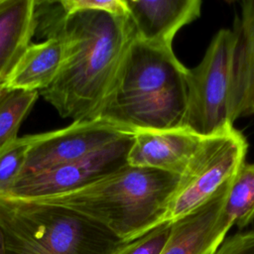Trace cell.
I'll list each match as a JSON object with an SVG mask.
<instances>
[{
    "label": "cell",
    "mask_w": 254,
    "mask_h": 254,
    "mask_svg": "<svg viewBox=\"0 0 254 254\" xmlns=\"http://www.w3.org/2000/svg\"><path fill=\"white\" fill-rule=\"evenodd\" d=\"M133 133L109 121H73L68 126L28 136L29 147L22 176L49 170L85 158Z\"/></svg>",
    "instance_id": "ba28073f"
},
{
    "label": "cell",
    "mask_w": 254,
    "mask_h": 254,
    "mask_svg": "<svg viewBox=\"0 0 254 254\" xmlns=\"http://www.w3.org/2000/svg\"><path fill=\"white\" fill-rule=\"evenodd\" d=\"M6 90V88L4 87V84L3 82H0V96L3 94V92Z\"/></svg>",
    "instance_id": "44dd1931"
},
{
    "label": "cell",
    "mask_w": 254,
    "mask_h": 254,
    "mask_svg": "<svg viewBox=\"0 0 254 254\" xmlns=\"http://www.w3.org/2000/svg\"><path fill=\"white\" fill-rule=\"evenodd\" d=\"M3 2H4V0H0V6L2 5V3H3Z\"/></svg>",
    "instance_id": "603a6c76"
},
{
    "label": "cell",
    "mask_w": 254,
    "mask_h": 254,
    "mask_svg": "<svg viewBox=\"0 0 254 254\" xmlns=\"http://www.w3.org/2000/svg\"><path fill=\"white\" fill-rule=\"evenodd\" d=\"M233 178L207 202L171 223L168 240L160 254H214L217 251L233 226L225 211Z\"/></svg>",
    "instance_id": "9c48e42d"
},
{
    "label": "cell",
    "mask_w": 254,
    "mask_h": 254,
    "mask_svg": "<svg viewBox=\"0 0 254 254\" xmlns=\"http://www.w3.org/2000/svg\"><path fill=\"white\" fill-rule=\"evenodd\" d=\"M225 211L233 225L240 229L254 221V163H244L234 176Z\"/></svg>",
    "instance_id": "2e32d148"
},
{
    "label": "cell",
    "mask_w": 254,
    "mask_h": 254,
    "mask_svg": "<svg viewBox=\"0 0 254 254\" xmlns=\"http://www.w3.org/2000/svg\"><path fill=\"white\" fill-rule=\"evenodd\" d=\"M187 71L173 48L135 38L98 118L133 134L181 127Z\"/></svg>",
    "instance_id": "7a4b0ae2"
},
{
    "label": "cell",
    "mask_w": 254,
    "mask_h": 254,
    "mask_svg": "<svg viewBox=\"0 0 254 254\" xmlns=\"http://www.w3.org/2000/svg\"><path fill=\"white\" fill-rule=\"evenodd\" d=\"M234 43L232 30H219L200 63L188 68L187 108L181 127L206 137L232 125L229 93Z\"/></svg>",
    "instance_id": "8992f818"
},
{
    "label": "cell",
    "mask_w": 254,
    "mask_h": 254,
    "mask_svg": "<svg viewBox=\"0 0 254 254\" xmlns=\"http://www.w3.org/2000/svg\"><path fill=\"white\" fill-rule=\"evenodd\" d=\"M64 60V45L55 35L30 44L3 81L6 89L42 91L56 79Z\"/></svg>",
    "instance_id": "4fadbf2b"
},
{
    "label": "cell",
    "mask_w": 254,
    "mask_h": 254,
    "mask_svg": "<svg viewBox=\"0 0 254 254\" xmlns=\"http://www.w3.org/2000/svg\"><path fill=\"white\" fill-rule=\"evenodd\" d=\"M29 147L28 136L18 138L0 153V193L22 174Z\"/></svg>",
    "instance_id": "e0dca14e"
},
{
    "label": "cell",
    "mask_w": 254,
    "mask_h": 254,
    "mask_svg": "<svg viewBox=\"0 0 254 254\" xmlns=\"http://www.w3.org/2000/svg\"><path fill=\"white\" fill-rule=\"evenodd\" d=\"M171 230V223H165L150 232L125 243L115 254H160Z\"/></svg>",
    "instance_id": "ac0fdd59"
},
{
    "label": "cell",
    "mask_w": 254,
    "mask_h": 254,
    "mask_svg": "<svg viewBox=\"0 0 254 254\" xmlns=\"http://www.w3.org/2000/svg\"><path fill=\"white\" fill-rule=\"evenodd\" d=\"M64 13L77 11H101L114 15L128 13L125 0H60Z\"/></svg>",
    "instance_id": "d6986e66"
},
{
    "label": "cell",
    "mask_w": 254,
    "mask_h": 254,
    "mask_svg": "<svg viewBox=\"0 0 254 254\" xmlns=\"http://www.w3.org/2000/svg\"><path fill=\"white\" fill-rule=\"evenodd\" d=\"M0 229L5 254H115L129 242L68 207L3 196Z\"/></svg>",
    "instance_id": "277c9868"
},
{
    "label": "cell",
    "mask_w": 254,
    "mask_h": 254,
    "mask_svg": "<svg viewBox=\"0 0 254 254\" xmlns=\"http://www.w3.org/2000/svg\"><path fill=\"white\" fill-rule=\"evenodd\" d=\"M251 114H254V102H253V105H252V110H251Z\"/></svg>",
    "instance_id": "7402d4cb"
},
{
    "label": "cell",
    "mask_w": 254,
    "mask_h": 254,
    "mask_svg": "<svg viewBox=\"0 0 254 254\" xmlns=\"http://www.w3.org/2000/svg\"><path fill=\"white\" fill-rule=\"evenodd\" d=\"M133 135H127L80 160L19 177L0 196L34 200L81 189L128 165Z\"/></svg>",
    "instance_id": "52a82bcc"
},
{
    "label": "cell",
    "mask_w": 254,
    "mask_h": 254,
    "mask_svg": "<svg viewBox=\"0 0 254 254\" xmlns=\"http://www.w3.org/2000/svg\"><path fill=\"white\" fill-rule=\"evenodd\" d=\"M235 43L231 64L229 120L250 115L254 102V0L241 3V17L233 28Z\"/></svg>",
    "instance_id": "7c38bea8"
},
{
    "label": "cell",
    "mask_w": 254,
    "mask_h": 254,
    "mask_svg": "<svg viewBox=\"0 0 254 254\" xmlns=\"http://www.w3.org/2000/svg\"><path fill=\"white\" fill-rule=\"evenodd\" d=\"M248 144L233 125L203 138L169 202L165 223H173L207 202L245 163Z\"/></svg>",
    "instance_id": "5b68a950"
},
{
    "label": "cell",
    "mask_w": 254,
    "mask_h": 254,
    "mask_svg": "<svg viewBox=\"0 0 254 254\" xmlns=\"http://www.w3.org/2000/svg\"><path fill=\"white\" fill-rule=\"evenodd\" d=\"M37 31L36 0H4L0 6V82Z\"/></svg>",
    "instance_id": "5bb4252c"
},
{
    "label": "cell",
    "mask_w": 254,
    "mask_h": 254,
    "mask_svg": "<svg viewBox=\"0 0 254 254\" xmlns=\"http://www.w3.org/2000/svg\"><path fill=\"white\" fill-rule=\"evenodd\" d=\"M180 177L128 164L76 190L34 200L73 209L132 241L165 224Z\"/></svg>",
    "instance_id": "3957f363"
},
{
    "label": "cell",
    "mask_w": 254,
    "mask_h": 254,
    "mask_svg": "<svg viewBox=\"0 0 254 254\" xmlns=\"http://www.w3.org/2000/svg\"><path fill=\"white\" fill-rule=\"evenodd\" d=\"M39 94L38 91L6 89L0 96V153L19 138L20 126Z\"/></svg>",
    "instance_id": "9a60e30c"
},
{
    "label": "cell",
    "mask_w": 254,
    "mask_h": 254,
    "mask_svg": "<svg viewBox=\"0 0 254 254\" xmlns=\"http://www.w3.org/2000/svg\"><path fill=\"white\" fill-rule=\"evenodd\" d=\"M203 138L184 127L137 132L128 152V164L181 176Z\"/></svg>",
    "instance_id": "30bf717a"
},
{
    "label": "cell",
    "mask_w": 254,
    "mask_h": 254,
    "mask_svg": "<svg viewBox=\"0 0 254 254\" xmlns=\"http://www.w3.org/2000/svg\"><path fill=\"white\" fill-rule=\"evenodd\" d=\"M0 254H5V244H4V238H3L1 229H0Z\"/></svg>",
    "instance_id": "ffe728a7"
},
{
    "label": "cell",
    "mask_w": 254,
    "mask_h": 254,
    "mask_svg": "<svg viewBox=\"0 0 254 254\" xmlns=\"http://www.w3.org/2000/svg\"><path fill=\"white\" fill-rule=\"evenodd\" d=\"M36 21L37 31L46 37L58 36L64 45L60 71L40 94L62 117L73 121L98 118L136 38L128 13L87 10L66 14L60 1H36Z\"/></svg>",
    "instance_id": "6da1fadb"
},
{
    "label": "cell",
    "mask_w": 254,
    "mask_h": 254,
    "mask_svg": "<svg viewBox=\"0 0 254 254\" xmlns=\"http://www.w3.org/2000/svg\"><path fill=\"white\" fill-rule=\"evenodd\" d=\"M136 38L173 48L178 31L200 16V0H125Z\"/></svg>",
    "instance_id": "8fae6325"
}]
</instances>
